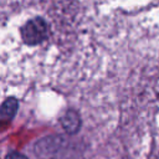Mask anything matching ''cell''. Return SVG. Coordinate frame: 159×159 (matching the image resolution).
Masks as SVG:
<instances>
[{
	"label": "cell",
	"mask_w": 159,
	"mask_h": 159,
	"mask_svg": "<svg viewBox=\"0 0 159 159\" xmlns=\"http://www.w3.org/2000/svg\"><path fill=\"white\" fill-rule=\"evenodd\" d=\"M157 159H159V154H158V158H157Z\"/></svg>",
	"instance_id": "5b68a950"
},
{
	"label": "cell",
	"mask_w": 159,
	"mask_h": 159,
	"mask_svg": "<svg viewBox=\"0 0 159 159\" xmlns=\"http://www.w3.org/2000/svg\"><path fill=\"white\" fill-rule=\"evenodd\" d=\"M61 124L68 134H76L81 127V118L76 111L68 109L61 117Z\"/></svg>",
	"instance_id": "7a4b0ae2"
},
{
	"label": "cell",
	"mask_w": 159,
	"mask_h": 159,
	"mask_svg": "<svg viewBox=\"0 0 159 159\" xmlns=\"http://www.w3.org/2000/svg\"><path fill=\"white\" fill-rule=\"evenodd\" d=\"M17 101L15 98H9L6 99L2 106H1V119L2 122H7L10 119H12V117L15 116L16 111H17Z\"/></svg>",
	"instance_id": "3957f363"
},
{
	"label": "cell",
	"mask_w": 159,
	"mask_h": 159,
	"mask_svg": "<svg viewBox=\"0 0 159 159\" xmlns=\"http://www.w3.org/2000/svg\"><path fill=\"white\" fill-rule=\"evenodd\" d=\"M1 10L4 75L50 73L82 26L78 0H1Z\"/></svg>",
	"instance_id": "6da1fadb"
},
{
	"label": "cell",
	"mask_w": 159,
	"mask_h": 159,
	"mask_svg": "<svg viewBox=\"0 0 159 159\" xmlns=\"http://www.w3.org/2000/svg\"><path fill=\"white\" fill-rule=\"evenodd\" d=\"M5 159H27L24 154H20V153H16V152H12V153H9L6 155Z\"/></svg>",
	"instance_id": "277c9868"
}]
</instances>
